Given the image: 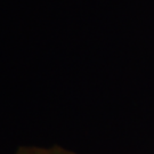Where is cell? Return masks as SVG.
Segmentation results:
<instances>
[{"label":"cell","instance_id":"6da1fadb","mask_svg":"<svg viewBox=\"0 0 154 154\" xmlns=\"http://www.w3.org/2000/svg\"><path fill=\"white\" fill-rule=\"evenodd\" d=\"M25 154H73L70 152H66L63 149H37L32 152H28Z\"/></svg>","mask_w":154,"mask_h":154}]
</instances>
